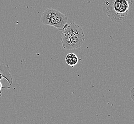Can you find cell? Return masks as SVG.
Listing matches in <instances>:
<instances>
[{"label":"cell","mask_w":134,"mask_h":124,"mask_svg":"<svg viewBox=\"0 0 134 124\" xmlns=\"http://www.w3.org/2000/svg\"><path fill=\"white\" fill-rule=\"evenodd\" d=\"M5 79L11 85L13 82V78L11 75L10 67L8 65H5L0 63V81Z\"/></svg>","instance_id":"cell-4"},{"label":"cell","mask_w":134,"mask_h":124,"mask_svg":"<svg viewBox=\"0 0 134 124\" xmlns=\"http://www.w3.org/2000/svg\"><path fill=\"white\" fill-rule=\"evenodd\" d=\"M133 0H104L103 11L114 23L124 22L129 14Z\"/></svg>","instance_id":"cell-1"},{"label":"cell","mask_w":134,"mask_h":124,"mask_svg":"<svg viewBox=\"0 0 134 124\" xmlns=\"http://www.w3.org/2000/svg\"><path fill=\"white\" fill-rule=\"evenodd\" d=\"M84 40V38L67 36L62 34L61 35L62 47L67 50H71L80 48L82 46Z\"/></svg>","instance_id":"cell-3"},{"label":"cell","mask_w":134,"mask_h":124,"mask_svg":"<svg viewBox=\"0 0 134 124\" xmlns=\"http://www.w3.org/2000/svg\"><path fill=\"white\" fill-rule=\"evenodd\" d=\"M40 21L42 24L53 26L59 31H62L69 24L67 16L59 11L51 8L44 11Z\"/></svg>","instance_id":"cell-2"},{"label":"cell","mask_w":134,"mask_h":124,"mask_svg":"<svg viewBox=\"0 0 134 124\" xmlns=\"http://www.w3.org/2000/svg\"><path fill=\"white\" fill-rule=\"evenodd\" d=\"M79 59L77 55L74 53H70L68 54L65 58V61L67 65L73 67L78 64Z\"/></svg>","instance_id":"cell-5"},{"label":"cell","mask_w":134,"mask_h":124,"mask_svg":"<svg viewBox=\"0 0 134 124\" xmlns=\"http://www.w3.org/2000/svg\"><path fill=\"white\" fill-rule=\"evenodd\" d=\"M3 88H10V87H3L2 83H1L0 81V97L2 96V89Z\"/></svg>","instance_id":"cell-6"}]
</instances>
